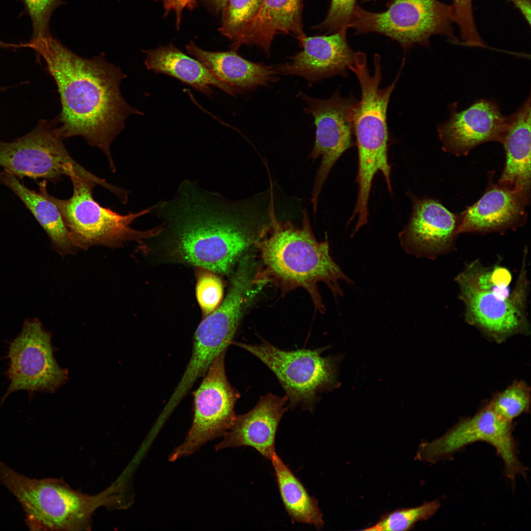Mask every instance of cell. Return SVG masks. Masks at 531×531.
Returning <instances> with one entry per match:
<instances>
[{"instance_id": "cell-33", "label": "cell", "mask_w": 531, "mask_h": 531, "mask_svg": "<svg viewBox=\"0 0 531 531\" xmlns=\"http://www.w3.org/2000/svg\"><path fill=\"white\" fill-rule=\"evenodd\" d=\"M195 0H164V7L167 11L174 10L176 14L177 24L180 21L183 9L192 5Z\"/></svg>"}, {"instance_id": "cell-36", "label": "cell", "mask_w": 531, "mask_h": 531, "mask_svg": "<svg viewBox=\"0 0 531 531\" xmlns=\"http://www.w3.org/2000/svg\"><path fill=\"white\" fill-rule=\"evenodd\" d=\"M7 87L0 86V92L5 91L7 90Z\"/></svg>"}, {"instance_id": "cell-21", "label": "cell", "mask_w": 531, "mask_h": 531, "mask_svg": "<svg viewBox=\"0 0 531 531\" xmlns=\"http://www.w3.org/2000/svg\"><path fill=\"white\" fill-rule=\"evenodd\" d=\"M303 0H262L256 15L234 41V49L257 45L269 53L278 33H292L298 39L305 35L301 22Z\"/></svg>"}, {"instance_id": "cell-7", "label": "cell", "mask_w": 531, "mask_h": 531, "mask_svg": "<svg viewBox=\"0 0 531 531\" xmlns=\"http://www.w3.org/2000/svg\"><path fill=\"white\" fill-rule=\"evenodd\" d=\"M69 177L73 186V194L69 199H60L49 194L46 180L39 183V191L58 207L78 249L86 250L94 246L115 249L129 241L141 242L160 233V225L147 231L130 226L137 218L151 212L153 206L138 212L121 214L101 206L94 200L93 191L97 183L76 175Z\"/></svg>"}, {"instance_id": "cell-30", "label": "cell", "mask_w": 531, "mask_h": 531, "mask_svg": "<svg viewBox=\"0 0 531 531\" xmlns=\"http://www.w3.org/2000/svg\"><path fill=\"white\" fill-rule=\"evenodd\" d=\"M207 270L200 272L196 285L197 300L205 316L219 306L223 295L220 278L213 272Z\"/></svg>"}, {"instance_id": "cell-29", "label": "cell", "mask_w": 531, "mask_h": 531, "mask_svg": "<svg viewBox=\"0 0 531 531\" xmlns=\"http://www.w3.org/2000/svg\"><path fill=\"white\" fill-rule=\"evenodd\" d=\"M472 4V0H453L451 5L453 21L459 28L463 45L485 47L475 25Z\"/></svg>"}, {"instance_id": "cell-9", "label": "cell", "mask_w": 531, "mask_h": 531, "mask_svg": "<svg viewBox=\"0 0 531 531\" xmlns=\"http://www.w3.org/2000/svg\"><path fill=\"white\" fill-rule=\"evenodd\" d=\"M451 5L438 0H391L386 10L367 11L358 5L349 28L355 34L377 32L396 40L407 51L415 44L428 46L433 35L459 41L452 26Z\"/></svg>"}, {"instance_id": "cell-37", "label": "cell", "mask_w": 531, "mask_h": 531, "mask_svg": "<svg viewBox=\"0 0 531 531\" xmlns=\"http://www.w3.org/2000/svg\"></svg>"}, {"instance_id": "cell-6", "label": "cell", "mask_w": 531, "mask_h": 531, "mask_svg": "<svg viewBox=\"0 0 531 531\" xmlns=\"http://www.w3.org/2000/svg\"><path fill=\"white\" fill-rule=\"evenodd\" d=\"M0 482L21 505L31 531L84 529L97 507L114 500L108 492L89 496L58 479L30 478L1 461Z\"/></svg>"}, {"instance_id": "cell-12", "label": "cell", "mask_w": 531, "mask_h": 531, "mask_svg": "<svg viewBox=\"0 0 531 531\" xmlns=\"http://www.w3.org/2000/svg\"><path fill=\"white\" fill-rule=\"evenodd\" d=\"M226 352L214 360L199 387L193 393V419L183 442L171 453L174 462L198 450L208 442L223 436L235 419V404L239 394L227 379Z\"/></svg>"}, {"instance_id": "cell-20", "label": "cell", "mask_w": 531, "mask_h": 531, "mask_svg": "<svg viewBox=\"0 0 531 531\" xmlns=\"http://www.w3.org/2000/svg\"><path fill=\"white\" fill-rule=\"evenodd\" d=\"M531 97L514 114L507 117L501 143L505 162L499 183L531 196Z\"/></svg>"}, {"instance_id": "cell-15", "label": "cell", "mask_w": 531, "mask_h": 531, "mask_svg": "<svg viewBox=\"0 0 531 531\" xmlns=\"http://www.w3.org/2000/svg\"><path fill=\"white\" fill-rule=\"evenodd\" d=\"M413 200L412 215L399 235L405 251L417 257L431 259L451 252L459 234V216L438 201Z\"/></svg>"}, {"instance_id": "cell-16", "label": "cell", "mask_w": 531, "mask_h": 531, "mask_svg": "<svg viewBox=\"0 0 531 531\" xmlns=\"http://www.w3.org/2000/svg\"><path fill=\"white\" fill-rule=\"evenodd\" d=\"M450 110L449 118L437 127L445 151L464 155L484 143L501 142L507 117L495 101L482 99L460 112Z\"/></svg>"}, {"instance_id": "cell-19", "label": "cell", "mask_w": 531, "mask_h": 531, "mask_svg": "<svg viewBox=\"0 0 531 531\" xmlns=\"http://www.w3.org/2000/svg\"><path fill=\"white\" fill-rule=\"evenodd\" d=\"M285 395L267 393L260 397L248 413L236 415L231 428L215 445L216 451L228 447H251L270 460L276 453L275 437L280 420L287 410Z\"/></svg>"}, {"instance_id": "cell-27", "label": "cell", "mask_w": 531, "mask_h": 531, "mask_svg": "<svg viewBox=\"0 0 531 531\" xmlns=\"http://www.w3.org/2000/svg\"><path fill=\"white\" fill-rule=\"evenodd\" d=\"M530 387L523 381H516L496 395L489 405L500 416L512 422L530 409Z\"/></svg>"}, {"instance_id": "cell-31", "label": "cell", "mask_w": 531, "mask_h": 531, "mask_svg": "<svg viewBox=\"0 0 531 531\" xmlns=\"http://www.w3.org/2000/svg\"><path fill=\"white\" fill-rule=\"evenodd\" d=\"M32 25L31 38L51 35L50 21L55 9L64 4L62 0H23Z\"/></svg>"}, {"instance_id": "cell-28", "label": "cell", "mask_w": 531, "mask_h": 531, "mask_svg": "<svg viewBox=\"0 0 531 531\" xmlns=\"http://www.w3.org/2000/svg\"><path fill=\"white\" fill-rule=\"evenodd\" d=\"M262 0H227L220 31L234 41L257 13Z\"/></svg>"}, {"instance_id": "cell-14", "label": "cell", "mask_w": 531, "mask_h": 531, "mask_svg": "<svg viewBox=\"0 0 531 531\" xmlns=\"http://www.w3.org/2000/svg\"><path fill=\"white\" fill-rule=\"evenodd\" d=\"M299 95L306 104L304 111L312 116L316 127L310 157L322 159L311 194L313 207L316 209L319 195L332 168L353 145L354 120L358 100L352 96L342 97L339 90L326 99L310 97L302 92Z\"/></svg>"}, {"instance_id": "cell-13", "label": "cell", "mask_w": 531, "mask_h": 531, "mask_svg": "<svg viewBox=\"0 0 531 531\" xmlns=\"http://www.w3.org/2000/svg\"><path fill=\"white\" fill-rule=\"evenodd\" d=\"M6 375L9 386L1 400L18 390L28 392L30 398L36 391L54 392L66 379V372L53 355L51 334L37 319L28 320L10 343Z\"/></svg>"}, {"instance_id": "cell-3", "label": "cell", "mask_w": 531, "mask_h": 531, "mask_svg": "<svg viewBox=\"0 0 531 531\" xmlns=\"http://www.w3.org/2000/svg\"><path fill=\"white\" fill-rule=\"evenodd\" d=\"M269 206V222L263 226L253 242L263 265L254 283L270 282L279 287L283 294L303 288L315 309L323 313L325 307L318 284L325 283L336 298L343 295L339 282L352 284L351 280L332 259L328 242L316 238L306 210L302 225L298 227L290 221L277 219L272 199Z\"/></svg>"}, {"instance_id": "cell-1", "label": "cell", "mask_w": 531, "mask_h": 531, "mask_svg": "<svg viewBox=\"0 0 531 531\" xmlns=\"http://www.w3.org/2000/svg\"><path fill=\"white\" fill-rule=\"evenodd\" d=\"M26 48L34 50L45 63L57 86L61 110L52 122L63 139L84 138L106 155L111 171L116 168L111 146L131 115L142 113L123 98L120 85L126 75L105 59L103 53L82 58L52 34L30 38Z\"/></svg>"}, {"instance_id": "cell-35", "label": "cell", "mask_w": 531, "mask_h": 531, "mask_svg": "<svg viewBox=\"0 0 531 531\" xmlns=\"http://www.w3.org/2000/svg\"><path fill=\"white\" fill-rule=\"evenodd\" d=\"M215 6L218 9H224L227 0H212Z\"/></svg>"}, {"instance_id": "cell-24", "label": "cell", "mask_w": 531, "mask_h": 531, "mask_svg": "<svg viewBox=\"0 0 531 531\" xmlns=\"http://www.w3.org/2000/svg\"><path fill=\"white\" fill-rule=\"evenodd\" d=\"M0 181L11 190L30 211L49 237L52 245L61 256L74 254V245L61 214L56 205L42 193L30 189L17 177L3 170Z\"/></svg>"}, {"instance_id": "cell-22", "label": "cell", "mask_w": 531, "mask_h": 531, "mask_svg": "<svg viewBox=\"0 0 531 531\" xmlns=\"http://www.w3.org/2000/svg\"><path fill=\"white\" fill-rule=\"evenodd\" d=\"M186 49L228 85L235 95L255 90L260 86H268L279 79L274 66L250 61L233 51H207L193 42L186 46Z\"/></svg>"}, {"instance_id": "cell-23", "label": "cell", "mask_w": 531, "mask_h": 531, "mask_svg": "<svg viewBox=\"0 0 531 531\" xmlns=\"http://www.w3.org/2000/svg\"><path fill=\"white\" fill-rule=\"evenodd\" d=\"M145 64L148 69L171 76L211 97L210 86L235 95L232 89L215 76L198 60L179 50L173 45L144 51Z\"/></svg>"}, {"instance_id": "cell-25", "label": "cell", "mask_w": 531, "mask_h": 531, "mask_svg": "<svg viewBox=\"0 0 531 531\" xmlns=\"http://www.w3.org/2000/svg\"><path fill=\"white\" fill-rule=\"evenodd\" d=\"M270 461L282 501L292 520L313 526L317 530L322 529L324 522L317 500L309 494L300 480L276 453Z\"/></svg>"}, {"instance_id": "cell-8", "label": "cell", "mask_w": 531, "mask_h": 531, "mask_svg": "<svg viewBox=\"0 0 531 531\" xmlns=\"http://www.w3.org/2000/svg\"><path fill=\"white\" fill-rule=\"evenodd\" d=\"M262 361L275 374L289 405L313 412L319 394L338 386V355L322 357L326 347L285 351L262 339L255 345L235 342Z\"/></svg>"}, {"instance_id": "cell-26", "label": "cell", "mask_w": 531, "mask_h": 531, "mask_svg": "<svg viewBox=\"0 0 531 531\" xmlns=\"http://www.w3.org/2000/svg\"><path fill=\"white\" fill-rule=\"evenodd\" d=\"M439 500L425 502L417 507L398 509L384 516L374 525L364 531H406L419 521L431 518L439 510Z\"/></svg>"}, {"instance_id": "cell-5", "label": "cell", "mask_w": 531, "mask_h": 531, "mask_svg": "<svg viewBox=\"0 0 531 531\" xmlns=\"http://www.w3.org/2000/svg\"><path fill=\"white\" fill-rule=\"evenodd\" d=\"M374 70L367 65L366 55L356 52L354 61L349 68L356 75L360 87L361 98L358 101L354 120V134L358 151V185L356 203H368L372 181L376 174H383L389 192L392 193L391 166L387 158L388 131L386 112L391 95L400 76L402 64L395 80L387 87H380L382 79L381 57L375 55Z\"/></svg>"}, {"instance_id": "cell-4", "label": "cell", "mask_w": 531, "mask_h": 531, "mask_svg": "<svg viewBox=\"0 0 531 531\" xmlns=\"http://www.w3.org/2000/svg\"><path fill=\"white\" fill-rule=\"evenodd\" d=\"M523 252L512 287V274L507 268L485 266L478 260L468 264L455 278L466 321L497 342L529 330L528 248Z\"/></svg>"}, {"instance_id": "cell-10", "label": "cell", "mask_w": 531, "mask_h": 531, "mask_svg": "<svg viewBox=\"0 0 531 531\" xmlns=\"http://www.w3.org/2000/svg\"><path fill=\"white\" fill-rule=\"evenodd\" d=\"M52 122L40 119L25 135L11 142L0 140V166L19 177L43 178L56 183L63 176L76 175L103 186L105 180L70 156Z\"/></svg>"}, {"instance_id": "cell-32", "label": "cell", "mask_w": 531, "mask_h": 531, "mask_svg": "<svg viewBox=\"0 0 531 531\" xmlns=\"http://www.w3.org/2000/svg\"><path fill=\"white\" fill-rule=\"evenodd\" d=\"M356 0H331L326 18L320 28L329 32L347 31L352 21Z\"/></svg>"}, {"instance_id": "cell-2", "label": "cell", "mask_w": 531, "mask_h": 531, "mask_svg": "<svg viewBox=\"0 0 531 531\" xmlns=\"http://www.w3.org/2000/svg\"><path fill=\"white\" fill-rule=\"evenodd\" d=\"M236 205L185 180L172 198L154 205L172 259L229 273L256 238Z\"/></svg>"}, {"instance_id": "cell-18", "label": "cell", "mask_w": 531, "mask_h": 531, "mask_svg": "<svg viewBox=\"0 0 531 531\" xmlns=\"http://www.w3.org/2000/svg\"><path fill=\"white\" fill-rule=\"evenodd\" d=\"M530 198L500 184L490 185L475 204L459 216L458 233H488L515 229L527 219Z\"/></svg>"}, {"instance_id": "cell-17", "label": "cell", "mask_w": 531, "mask_h": 531, "mask_svg": "<svg viewBox=\"0 0 531 531\" xmlns=\"http://www.w3.org/2000/svg\"><path fill=\"white\" fill-rule=\"evenodd\" d=\"M298 40L302 50L288 61L274 66L278 75L302 77L310 84L335 75L347 76L356 52L348 43L346 31L329 35H304Z\"/></svg>"}, {"instance_id": "cell-34", "label": "cell", "mask_w": 531, "mask_h": 531, "mask_svg": "<svg viewBox=\"0 0 531 531\" xmlns=\"http://www.w3.org/2000/svg\"><path fill=\"white\" fill-rule=\"evenodd\" d=\"M519 9L529 25H531L530 0H510Z\"/></svg>"}, {"instance_id": "cell-11", "label": "cell", "mask_w": 531, "mask_h": 531, "mask_svg": "<svg viewBox=\"0 0 531 531\" xmlns=\"http://www.w3.org/2000/svg\"><path fill=\"white\" fill-rule=\"evenodd\" d=\"M512 422L500 416L490 405L472 417L464 419L441 437L422 442L417 451V460L430 463L448 460L467 445L477 442L493 446L503 463L505 475L511 481L527 475V468L518 457L512 434Z\"/></svg>"}]
</instances>
